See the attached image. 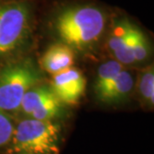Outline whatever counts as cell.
<instances>
[{
  "label": "cell",
  "instance_id": "10",
  "mask_svg": "<svg viewBox=\"0 0 154 154\" xmlns=\"http://www.w3.org/2000/svg\"><path fill=\"white\" fill-rule=\"evenodd\" d=\"M123 70V66L116 60H109L102 63L98 68L96 80H95V93L99 94L103 89H105L117 75Z\"/></svg>",
  "mask_w": 154,
  "mask_h": 154
},
{
  "label": "cell",
  "instance_id": "6",
  "mask_svg": "<svg viewBox=\"0 0 154 154\" xmlns=\"http://www.w3.org/2000/svg\"><path fill=\"white\" fill-rule=\"evenodd\" d=\"M74 50L64 43L50 46L40 58V67L50 74H56L72 67L74 64Z\"/></svg>",
  "mask_w": 154,
  "mask_h": 154
},
{
  "label": "cell",
  "instance_id": "12",
  "mask_svg": "<svg viewBox=\"0 0 154 154\" xmlns=\"http://www.w3.org/2000/svg\"><path fill=\"white\" fill-rule=\"evenodd\" d=\"M130 46L134 63L143 62L149 56V44L145 34L132 24L130 32Z\"/></svg>",
  "mask_w": 154,
  "mask_h": 154
},
{
  "label": "cell",
  "instance_id": "13",
  "mask_svg": "<svg viewBox=\"0 0 154 154\" xmlns=\"http://www.w3.org/2000/svg\"><path fill=\"white\" fill-rule=\"evenodd\" d=\"M138 91L141 98L148 105L154 104V71L153 66H148L141 73L138 82Z\"/></svg>",
  "mask_w": 154,
  "mask_h": 154
},
{
  "label": "cell",
  "instance_id": "2",
  "mask_svg": "<svg viewBox=\"0 0 154 154\" xmlns=\"http://www.w3.org/2000/svg\"><path fill=\"white\" fill-rule=\"evenodd\" d=\"M61 127L53 120L25 118L12 133V148L19 154H58Z\"/></svg>",
  "mask_w": 154,
  "mask_h": 154
},
{
  "label": "cell",
  "instance_id": "9",
  "mask_svg": "<svg viewBox=\"0 0 154 154\" xmlns=\"http://www.w3.org/2000/svg\"><path fill=\"white\" fill-rule=\"evenodd\" d=\"M54 92L50 84H37L33 86L24 95L19 110H21L26 117H29L33 110L37 108L43 101L47 99Z\"/></svg>",
  "mask_w": 154,
  "mask_h": 154
},
{
  "label": "cell",
  "instance_id": "7",
  "mask_svg": "<svg viewBox=\"0 0 154 154\" xmlns=\"http://www.w3.org/2000/svg\"><path fill=\"white\" fill-rule=\"evenodd\" d=\"M132 23L122 20L114 27L108 39V47L113 52L116 61L123 64L134 63L130 46V32Z\"/></svg>",
  "mask_w": 154,
  "mask_h": 154
},
{
  "label": "cell",
  "instance_id": "14",
  "mask_svg": "<svg viewBox=\"0 0 154 154\" xmlns=\"http://www.w3.org/2000/svg\"><path fill=\"white\" fill-rule=\"evenodd\" d=\"M14 127L12 119L7 113L0 109V147L11 140Z\"/></svg>",
  "mask_w": 154,
  "mask_h": 154
},
{
  "label": "cell",
  "instance_id": "8",
  "mask_svg": "<svg viewBox=\"0 0 154 154\" xmlns=\"http://www.w3.org/2000/svg\"><path fill=\"white\" fill-rule=\"evenodd\" d=\"M134 86V79L128 71L123 69L116 78L96 96L101 102L118 104L126 100Z\"/></svg>",
  "mask_w": 154,
  "mask_h": 154
},
{
  "label": "cell",
  "instance_id": "1",
  "mask_svg": "<svg viewBox=\"0 0 154 154\" xmlns=\"http://www.w3.org/2000/svg\"><path fill=\"white\" fill-rule=\"evenodd\" d=\"M106 15L94 5H77L64 9L57 15L54 28L61 43L73 50H86L102 36Z\"/></svg>",
  "mask_w": 154,
  "mask_h": 154
},
{
  "label": "cell",
  "instance_id": "11",
  "mask_svg": "<svg viewBox=\"0 0 154 154\" xmlns=\"http://www.w3.org/2000/svg\"><path fill=\"white\" fill-rule=\"evenodd\" d=\"M62 105L57 96L53 93L50 95L47 99L44 100L36 109L33 110V112L27 118H32L36 120H53L57 118L62 113Z\"/></svg>",
  "mask_w": 154,
  "mask_h": 154
},
{
  "label": "cell",
  "instance_id": "5",
  "mask_svg": "<svg viewBox=\"0 0 154 154\" xmlns=\"http://www.w3.org/2000/svg\"><path fill=\"white\" fill-rule=\"evenodd\" d=\"M50 86L62 104L76 105L84 94L86 79L80 70L70 67L53 74Z\"/></svg>",
  "mask_w": 154,
  "mask_h": 154
},
{
  "label": "cell",
  "instance_id": "4",
  "mask_svg": "<svg viewBox=\"0 0 154 154\" xmlns=\"http://www.w3.org/2000/svg\"><path fill=\"white\" fill-rule=\"evenodd\" d=\"M29 6L23 2L0 4V58L19 47L30 31Z\"/></svg>",
  "mask_w": 154,
  "mask_h": 154
},
{
  "label": "cell",
  "instance_id": "3",
  "mask_svg": "<svg viewBox=\"0 0 154 154\" xmlns=\"http://www.w3.org/2000/svg\"><path fill=\"white\" fill-rule=\"evenodd\" d=\"M41 73L32 60H20L0 69V109L18 111L26 92L39 84Z\"/></svg>",
  "mask_w": 154,
  "mask_h": 154
}]
</instances>
